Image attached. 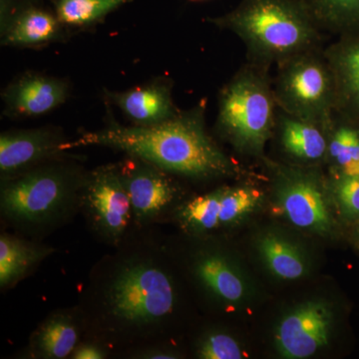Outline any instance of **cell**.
<instances>
[{"label": "cell", "instance_id": "cell-17", "mask_svg": "<svg viewBox=\"0 0 359 359\" xmlns=\"http://www.w3.org/2000/svg\"><path fill=\"white\" fill-rule=\"evenodd\" d=\"M110 100L136 126H154L176 117L171 88L154 82L124 92H108Z\"/></svg>", "mask_w": 359, "mask_h": 359}, {"label": "cell", "instance_id": "cell-6", "mask_svg": "<svg viewBox=\"0 0 359 359\" xmlns=\"http://www.w3.org/2000/svg\"><path fill=\"white\" fill-rule=\"evenodd\" d=\"M273 94L287 115L320 126L328 125L337 107L332 69L309 51L282 62Z\"/></svg>", "mask_w": 359, "mask_h": 359}, {"label": "cell", "instance_id": "cell-11", "mask_svg": "<svg viewBox=\"0 0 359 359\" xmlns=\"http://www.w3.org/2000/svg\"><path fill=\"white\" fill-rule=\"evenodd\" d=\"M332 313L327 304L309 302L283 318L276 332V346L285 358L301 359L313 355L327 346Z\"/></svg>", "mask_w": 359, "mask_h": 359}, {"label": "cell", "instance_id": "cell-8", "mask_svg": "<svg viewBox=\"0 0 359 359\" xmlns=\"http://www.w3.org/2000/svg\"><path fill=\"white\" fill-rule=\"evenodd\" d=\"M117 165L129 194L134 229L157 228L183 204L173 174L134 156L126 155Z\"/></svg>", "mask_w": 359, "mask_h": 359}, {"label": "cell", "instance_id": "cell-25", "mask_svg": "<svg viewBox=\"0 0 359 359\" xmlns=\"http://www.w3.org/2000/svg\"><path fill=\"white\" fill-rule=\"evenodd\" d=\"M195 354L202 359H240L242 347L235 337L218 328L205 330L195 342Z\"/></svg>", "mask_w": 359, "mask_h": 359}, {"label": "cell", "instance_id": "cell-14", "mask_svg": "<svg viewBox=\"0 0 359 359\" xmlns=\"http://www.w3.org/2000/svg\"><path fill=\"white\" fill-rule=\"evenodd\" d=\"M283 178L278 190V202L287 218L299 228L327 231L330 215L316 179L302 174Z\"/></svg>", "mask_w": 359, "mask_h": 359}, {"label": "cell", "instance_id": "cell-5", "mask_svg": "<svg viewBox=\"0 0 359 359\" xmlns=\"http://www.w3.org/2000/svg\"><path fill=\"white\" fill-rule=\"evenodd\" d=\"M276 101L266 78L244 70L223 89L219 125L236 145L259 152L271 136Z\"/></svg>", "mask_w": 359, "mask_h": 359}, {"label": "cell", "instance_id": "cell-16", "mask_svg": "<svg viewBox=\"0 0 359 359\" xmlns=\"http://www.w3.org/2000/svg\"><path fill=\"white\" fill-rule=\"evenodd\" d=\"M56 250L42 241L27 238L18 233H0V290L13 289L21 280L32 275L40 264Z\"/></svg>", "mask_w": 359, "mask_h": 359}, {"label": "cell", "instance_id": "cell-23", "mask_svg": "<svg viewBox=\"0 0 359 359\" xmlns=\"http://www.w3.org/2000/svg\"><path fill=\"white\" fill-rule=\"evenodd\" d=\"M328 154L339 168L341 175L359 178V132L342 125L328 143Z\"/></svg>", "mask_w": 359, "mask_h": 359}, {"label": "cell", "instance_id": "cell-19", "mask_svg": "<svg viewBox=\"0 0 359 359\" xmlns=\"http://www.w3.org/2000/svg\"><path fill=\"white\" fill-rule=\"evenodd\" d=\"M283 147L295 158L320 160L328 151V144L320 125L287 115L282 121Z\"/></svg>", "mask_w": 359, "mask_h": 359}, {"label": "cell", "instance_id": "cell-10", "mask_svg": "<svg viewBox=\"0 0 359 359\" xmlns=\"http://www.w3.org/2000/svg\"><path fill=\"white\" fill-rule=\"evenodd\" d=\"M65 136L51 128L11 130L0 135V178H13L33 168L67 157Z\"/></svg>", "mask_w": 359, "mask_h": 359}, {"label": "cell", "instance_id": "cell-15", "mask_svg": "<svg viewBox=\"0 0 359 359\" xmlns=\"http://www.w3.org/2000/svg\"><path fill=\"white\" fill-rule=\"evenodd\" d=\"M1 25L2 43L9 46L35 47L59 39L62 23L55 11L42 8L32 0H16Z\"/></svg>", "mask_w": 359, "mask_h": 359}, {"label": "cell", "instance_id": "cell-26", "mask_svg": "<svg viewBox=\"0 0 359 359\" xmlns=\"http://www.w3.org/2000/svg\"><path fill=\"white\" fill-rule=\"evenodd\" d=\"M183 358L176 341L152 342L135 347L122 353L118 359H178Z\"/></svg>", "mask_w": 359, "mask_h": 359}, {"label": "cell", "instance_id": "cell-2", "mask_svg": "<svg viewBox=\"0 0 359 359\" xmlns=\"http://www.w3.org/2000/svg\"><path fill=\"white\" fill-rule=\"evenodd\" d=\"M202 114H178L154 126H123L109 123L67 141L65 150L109 148L147 161L174 176L210 180L230 175L233 164L205 132Z\"/></svg>", "mask_w": 359, "mask_h": 359}, {"label": "cell", "instance_id": "cell-28", "mask_svg": "<svg viewBox=\"0 0 359 359\" xmlns=\"http://www.w3.org/2000/svg\"><path fill=\"white\" fill-rule=\"evenodd\" d=\"M113 358L112 351L97 340L83 339L75 347L69 359H110Z\"/></svg>", "mask_w": 359, "mask_h": 359}, {"label": "cell", "instance_id": "cell-20", "mask_svg": "<svg viewBox=\"0 0 359 359\" xmlns=\"http://www.w3.org/2000/svg\"><path fill=\"white\" fill-rule=\"evenodd\" d=\"M259 252L271 273L283 280L301 278L306 271V261L299 250L285 238L268 235L259 244Z\"/></svg>", "mask_w": 359, "mask_h": 359}, {"label": "cell", "instance_id": "cell-1", "mask_svg": "<svg viewBox=\"0 0 359 359\" xmlns=\"http://www.w3.org/2000/svg\"><path fill=\"white\" fill-rule=\"evenodd\" d=\"M111 250L90 269L78 299L84 339L102 342L117 359L135 347L176 341L181 283L157 228L133 229Z\"/></svg>", "mask_w": 359, "mask_h": 359}, {"label": "cell", "instance_id": "cell-3", "mask_svg": "<svg viewBox=\"0 0 359 359\" xmlns=\"http://www.w3.org/2000/svg\"><path fill=\"white\" fill-rule=\"evenodd\" d=\"M88 172L68 157L1 182L0 215L15 233L42 241L80 214Z\"/></svg>", "mask_w": 359, "mask_h": 359}, {"label": "cell", "instance_id": "cell-12", "mask_svg": "<svg viewBox=\"0 0 359 359\" xmlns=\"http://www.w3.org/2000/svg\"><path fill=\"white\" fill-rule=\"evenodd\" d=\"M84 339V323L77 306L58 309L49 313L16 354L20 359H69Z\"/></svg>", "mask_w": 359, "mask_h": 359}, {"label": "cell", "instance_id": "cell-22", "mask_svg": "<svg viewBox=\"0 0 359 359\" xmlns=\"http://www.w3.org/2000/svg\"><path fill=\"white\" fill-rule=\"evenodd\" d=\"M133 0H55V13L63 25L88 26Z\"/></svg>", "mask_w": 359, "mask_h": 359}, {"label": "cell", "instance_id": "cell-4", "mask_svg": "<svg viewBox=\"0 0 359 359\" xmlns=\"http://www.w3.org/2000/svg\"><path fill=\"white\" fill-rule=\"evenodd\" d=\"M210 21L236 33L264 61L282 63L311 50L318 40L316 21L299 0H243Z\"/></svg>", "mask_w": 359, "mask_h": 359}, {"label": "cell", "instance_id": "cell-18", "mask_svg": "<svg viewBox=\"0 0 359 359\" xmlns=\"http://www.w3.org/2000/svg\"><path fill=\"white\" fill-rule=\"evenodd\" d=\"M327 62L334 75L337 107L359 118V37L335 46Z\"/></svg>", "mask_w": 359, "mask_h": 359}, {"label": "cell", "instance_id": "cell-29", "mask_svg": "<svg viewBox=\"0 0 359 359\" xmlns=\"http://www.w3.org/2000/svg\"><path fill=\"white\" fill-rule=\"evenodd\" d=\"M193 1H196V0H193Z\"/></svg>", "mask_w": 359, "mask_h": 359}, {"label": "cell", "instance_id": "cell-24", "mask_svg": "<svg viewBox=\"0 0 359 359\" xmlns=\"http://www.w3.org/2000/svg\"><path fill=\"white\" fill-rule=\"evenodd\" d=\"M261 193L252 188H221L219 229L237 223L256 208Z\"/></svg>", "mask_w": 359, "mask_h": 359}, {"label": "cell", "instance_id": "cell-27", "mask_svg": "<svg viewBox=\"0 0 359 359\" xmlns=\"http://www.w3.org/2000/svg\"><path fill=\"white\" fill-rule=\"evenodd\" d=\"M340 204L351 214H359V178L341 175L337 184Z\"/></svg>", "mask_w": 359, "mask_h": 359}, {"label": "cell", "instance_id": "cell-21", "mask_svg": "<svg viewBox=\"0 0 359 359\" xmlns=\"http://www.w3.org/2000/svg\"><path fill=\"white\" fill-rule=\"evenodd\" d=\"M316 25L335 30L359 29V0H299Z\"/></svg>", "mask_w": 359, "mask_h": 359}, {"label": "cell", "instance_id": "cell-13", "mask_svg": "<svg viewBox=\"0 0 359 359\" xmlns=\"http://www.w3.org/2000/svg\"><path fill=\"white\" fill-rule=\"evenodd\" d=\"M68 94L69 87L63 80L33 73L9 85L2 99L13 117H39L62 105Z\"/></svg>", "mask_w": 359, "mask_h": 359}, {"label": "cell", "instance_id": "cell-7", "mask_svg": "<svg viewBox=\"0 0 359 359\" xmlns=\"http://www.w3.org/2000/svg\"><path fill=\"white\" fill-rule=\"evenodd\" d=\"M80 214L91 235L110 249L122 245L133 231L131 202L117 164L88 172L80 198Z\"/></svg>", "mask_w": 359, "mask_h": 359}, {"label": "cell", "instance_id": "cell-9", "mask_svg": "<svg viewBox=\"0 0 359 359\" xmlns=\"http://www.w3.org/2000/svg\"><path fill=\"white\" fill-rule=\"evenodd\" d=\"M185 268L202 294L217 306H235L247 294L242 273L231 257L219 248H194L186 257Z\"/></svg>", "mask_w": 359, "mask_h": 359}]
</instances>
